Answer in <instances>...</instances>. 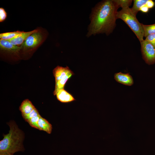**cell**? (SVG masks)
<instances>
[{
	"label": "cell",
	"instance_id": "2e32d148",
	"mask_svg": "<svg viewBox=\"0 0 155 155\" xmlns=\"http://www.w3.org/2000/svg\"><path fill=\"white\" fill-rule=\"evenodd\" d=\"M40 115L33 117L27 121V122L28 123L31 127L39 129L38 125V121Z\"/></svg>",
	"mask_w": 155,
	"mask_h": 155
},
{
	"label": "cell",
	"instance_id": "277c9868",
	"mask_svg": "<svg viewBox=\"0 0 155 155\" xmlns=\"http://www.w3.org/2000/svg\"><path fill=\"white\" fill-rule=\"evenodd\" d=\"M116 17L117 19H121L127 25L135 34L140 42L144 40V32L142 24L138 21L136 16L129 7L122 8L121 10L117 11Z\"/></svg>",
	"mask_w": 155,
	"mask_h": 155
},
{
	"label": "cell",
	"instance_id": "5b68a950",
	"mask_svg": "<svg viewBox=\"0 0 155 155\" xmlns=\"http://www.w3.org/2000/svg\"><path fill=\"white\" fill-rule=\"evenodd\" d=\"M53 73L55 78V85L53 92L54 95H55L59 90L64 89L68 79L74 73L68 67H63L59 66L54 69Z\"/></svg>",
	"mask_w": 155,
	"mask_h": 155
},
{
	"label": "cell",
	"instance_id": "4fadbf2b",
	"mask_svg": "<svg viewBox=\"0 0 155 155\" xmlns=\"http://www.w3.org/2000/svg\"><path fill=\"white\" fill-rule=\"evenodd\" d=\"M23 31L17 30L12 32H7L0 34V39L8 40L13 39L21 34Z\"/></svg>",
	"mask_w": 155,
	"mask_h": 155
},
{
	"label": "cell",
	"instance_id": "e0dca14e",
	"mask_svg": "<svg viewBox=\"0 0 155 155\" xmlns=\"http://www.w3.org/2000/svg\"><path fill=\"white\" fill-rule=\"evenodd\" d=\"M115 1L119 7L122 8L129 7L132 1V0H115Z\"/></svg>",
	"mask_w": 155,
	"mask_h": 155
},
{
	"label": "cell",
	"instance_id": "ba28073f",
	"mask_svg": "<svg viewBox=\"0 0 155 155\" xmlns=\"http://www.w3.org/2000/svg\"><path fill=\"white\" fill-rule=\"evenodd\" d=\"M114 79L117 82L123 84L131 86L133 84V78L129 73H124L121 72L117 73L114 74Z\"/></svg>",
	"mask_w": 155,
	"mask_h": 155
},
{
	"label": "cell",
	"instance_id": "9a60e30c",
	"mask_svg": "<svg viewBox=\"0 0 155 155\" xmlns=\"http://www.w3.org/2000/svg\"><path fill=\"white\" fill-rule=\"evenodd\" d=\"M142 26L144 31V37H146L150 34H155V24L149 25L142 24Z\"/></svg>",
	"mask_w": 155,
	"mask_h": 155
},
{
	"label": "cell",
	"instance_id": "8fae6325",
	"mask_svg": "<svg viewBox=\"0 0 155 155\" xmlns=\"http://www.w3.org/2000/svg\"><path fill=\"white\" fill-rule=\"evenodd\" d=\"M35 108L29 100L26 99L24 100L20 107V110L21 112L23 118L30 114Z\"/></svg>",
	"mask_w": 155,
	"mask_h": 155
},
{
	"label": "cell",
	"instance_id": "7c38bea8",
	"mask_svg": "<svg viewBox=\"0 0 155 155\" xmlns=\"http://www.w3.org/2000/svg\"><path fill=\"white\" fill-rule=\"evenodd\" d=\"M39 130L44 131L48 134H51L52 130V126L46 119L40 117L38 123Z\"/></svg>",
	"mask_w": 155,
	"mask_h": 155
},
{
	"label": "cell",
	"instance_id": "8992f818",
	"mask_svg": "<svg viewBox=\"0 0 155 155\" xmlns=\"http://www.w3.org/2000/svg\"><path fill=\"white\" fill-rule=\"evenodd\" d=\"M143 59L147 64L155 63V47L145 40L140 42Z\"/></svg>",
	"mask_w": 155,
	"mask_h": 155
},
{
	"label": "cell",
	"instance_id": "d6986e66",
	"mask_svg": "<svg viewBox=\"0 0 155 155\" xmlns=\"http://www.w3.org/2000/svg\"><path fill=\"white\" fill-rule=\"evenodd\" d=\"M145 40L155 47V34L148 35L146 37Z\"/></svg>",
	"mask_w": 155,
	"mask_h": 155
},
{
	"label": "cell",
	"instance_id": "7a4b0ae2",
	"mask_svg": "<svg viewBox=\"0 0 155 155\" xmlns=\"http://www.w3.org/2000/svg\"><path fill=\"white\" fill-rule=\"evenodd\" d=\"M8 124L10 129L8 133L3 135V139L0 141V152H6L13 155L24 150V134L14 121H10Z\"/></svg>",
	"mask_w": 155,
	"mask_h": 155
},
{
	"label": "cell",
	"instance_id": "ac0fdd59",
	"mask_svg": "<svg viewBox=\"0 0 155 155\" xmlns=\"http://www.w3.org/2000/svg\"><path fill=\"white\" fill-rule=\"evenodd\" d=\"M40 115L38 110L35 108L30 114L24 117V119L26 121L28 119L33 117Z\"/></svg>",
	"mask_w": 155,
	"mask_h": 155
},
{
	"label": "cell",
	"instance_id": "6da1fadb",
	"mask_svg": "<svg viewBox=\"0 0 155 155\" xmlns=\"http://www.w3.org/2000/svg\"><path fill=\"white\" fill-rule=\"evenodd\" d=\"M119 7L115 0H103L97 3L92 10L86 36L101 33L108 35L111 33L116 26Z\"/></svg>",
	"mask_w": 155,
	"mask_h": 155
},
{
	"label": "cell",
	"instance_id": "44dd1931",
	"mask_svg": "<svg viewBox=\"0 0 155 155\" xmlns=\"http://www.w3.org/2000/svg\"><path fill=\"white\" fill-rule=\"evenodd\" d=\"M154 2L152 0H148L146 5L149 8H152L154 6Z\"/></svg>",
	"mask_w": 155,
	"mask_h": 155
},
{
	"label": "cell",
	"instance_id": "3957f363",
	"mask_svg": "<svg viewBox=\"0 0 155 155\" xmlns=\"http://www.w3.org/2000/svg\"><path fill=\"white\" fill-rule=\"evenodd\" d=\"M37 28V30L28 36L20 46V53H31L45 41L49 34L48 31L41 27Z\"/></svg>",
	"mask_w": 155,
	"mask_h": 155
},
{
	"label": "cell",
	"instance_id": "603a6c76",
	"mask_svg": "<svg viewBox=\"0 0 155 155\" xmlns=\"http://www.w3.org/2000/svg\"><path fill=\"white\" fill-rule=\"evenodd\" d=\"M0 155H13V154L6 152H0Z\"/></svg>",
	"mask_w": 155,
	"mask_h": 155
},
{
	"label": "cell",
	"instance_id": "30bf717a",
	"mask_svg": "<svg viewBox=\"0 0 155 155\" xmlns=\"http://www.w3.org/2000/svg\"><path fill=\"white\" fill-rule=\"evenodd\" d=\"M55 95L57 100L62 103H69L75 100L72 95L64 89L59 90Z\"/></svg>",
	"mask_w": 155,
	"mask_h": 155
},
{
	"label": "cell",
	"instance_id": "5bb4252c",
	"mask_svg": "<svg viewBox=\"0 0 155 155\" xmlns=\"http://www.w3.org/2000/svg\"><path fill=\"white\" fill-rule=\"evenodd\" d=\"M148 0H134L133 7L131 8L133 14L136 16L141 7L146 5Z\"/></svg>",
	"mask_w": 155,
	"mask_h": 155
},
{
	"label": "cell",
	"instance_id": "52a82bcc",
	"mask_svg": "<svg viewBox=\"0 0 155 155\" xmlns=\"http://www.w3.org/2000/svg\"><path fill=\"white\" fill-rule=\"evenodd\" d=\"M20 46L14 45L9 41L0 39V50L1 52L18 56L20 53Z\"/></svg>",
	"mask_w": 155,
	"mask_h": 155
},
{
	"label": "cell",
	"instance_id": "ffe728a7",
	"mask_svg": "<svg viewBox=\"0 0 155 155\" xmlns=\"http://www.w3.org/2000/svg\"><path fill=\"white\" fill-rule=\"evenodd\" d=\"M7 13L5 9L2 8H0V22H3L6 19Z\"/></svg>",
	"mask_w": 155,
	"mask_h": 155
},
{
	"label": "cell",
	"instance_id": "7402d4cb",
	"mask_svg": "<svg viewBox=\"0 0 155 155\" xmlns=\"http://www.w3.org/2000/svg\"><path fill=\"white\" fill-rule=\"evenodd\" d=\"M149 9V8L146 5H145L141 7L140 9V11L144 13H147Z\"/></svg>",
	"mask_w": 155,
	"mask_h": 155
},
{
	"label": "cell",
	"instance_id": "9c48e42d",
	"mask_svg": "<svg viewBox=\"0 0 155 155\" xmlns=\"http://www.w3.org/2000/svg\"><path fill=\"white\" fill-rule=\"evenodd\" d=\"M37 28L30 31L24 32L23 31L22 33L18 35L16 37L11 39L8 40L12 44L18 46L21 45L24 42L30 35L36 32Z\"/></svg>",
	"mask_w": 155,
	"mask_h": 155
}]
</instances>
